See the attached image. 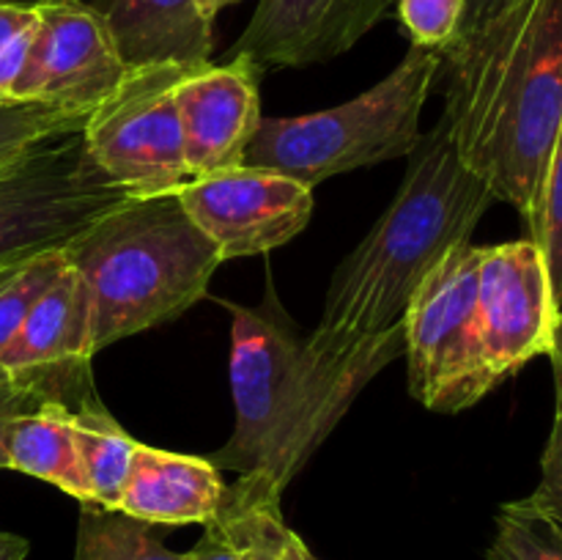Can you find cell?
Segmentation results:
<instances>
[{"label":"cell","mask_w":562,"mask_h":560,"mask_svg":"<svg viewBox=\"0 0 562 560\" xmlns=\"http://www.w3.org/2000/svg\"><path fill=\"white\" fill-rule=\"evenodd\" d=\"M439 71L456 154L530 225L562 130V0H510L461 27Z\"/></svg>","instance_id":"1"},{"label":"cell","mask_w":562,"mask_h":560,"mask_svg":"<svg viewBox=\"0 0 562 560\" xmlns=\"http://www.w3.org/2000/svg\"><path fill=\"white\" fill-rule=\"evenodd\" d=\"M228 311L236 423L209 461L241 475L225 492L234 503L280 500L360 390L404 355V346L333 355L296 327L272 285L258 305L228 302Z\"/></svg>","instance_id":"2"},{"label":"cell","mask_w":562,"mask_h":560,"mask_svg":"<svg viewBox=\"0 0 562 560\" xmlns=\"http://www.w3.org/2000/svg\"><path fill=\"white\" fill-rule=\"evenodd\" d=\"M492 203V190L464 168L439 119L409 154L393 203L335 269L313 344L333 355L404 346L415 291L450 250L470 242Z\"/></svg>","instance_id":"3"},{"label":"cell","mask_w":562,"mask_h":560,"mask_svg":"<svg viewBox=\"0 0 562 560\" xmlns=\"http://www.w3.org/2000/svg\"><path fill=\"white\" fill-rule=\"evenodd\" d=\"M64 253L91 302L93 355L190 311L223 264L179 192L126 198Z\"/></svg>","instance_id":"4"},{"label":"cell","mask_w":562,"mask_h":560,"mask_svg":"<svg viewBox=\"0 0 562 560\" xmlns=\"http://www.w3.org/2000/svg\"><path fill=\"white\" fill-rule=\"evenodd\" d=\"M442 69V53L412 44L384 80L338 108L294 119H263L241 165L291 176L305 187L387 159L420 143V115Z\"/></svg>","instance_id":"5"},{"label":"cell","mask_w":562,"mask_h":560,"mask_svg":"<svg viewBox=\"0 0 562 560\" xmlns=\"http://www.w3.org/2000/svg\"><path fill=\"white\" fill-rule=\"evenodd\" d=\"M481 250L472 242L450 250L426 275L404 313L409 393L439 415L470 410L499 384L477 324Z\"/></svg>","instance_id":"6"},{"label":"cell","mask_w":562,"mask_h":560,"mask_svg":"<svg viewBox=\"0 0 562 560\" xmlns=\"http://www.w3.org/2000/svg\"><path fill=\"white\" fill-rule=\"evenodd\" d=\"M126 198L97 168L82 132L44 143L0 170V272L66 250Z\"/></svg>","instance_id":"7"},{"label":"cell","mask_w":562,"mask_h":560,"mask_svg":"<svg viewBox=\"0 0 562 560\" xmlns=\"http://www.w3.org/2000/svg\"><path fill=\"white\" fill-rule=\"evenodd\" d=\"M190 69L137 66L88 113L82 141L97 168L130 198L176 192L190 181L173 88Z\"/></svg>","instance_id":"8"},{"label":"cell","mask_w":562,"mask_h":560,"mask_svg":"<svg viewBox=\"0 0 562 560\" xmlns=\"http://www.w3.org/2000/svg\"><path fill=\"white\" fill-rule=\"evenodd\" d=\"M179 201L223 261L261 256L307 228L313 190L291 176L263 168H236L181 184Z\"/></svg>","instance_id":"9"},{"label":"cell","mask_w":562,"mask_h":560,"mask_svg":"<svg viewBox=\"0 0 562 560\" xmlns=\"http://www.w3.org/2000/svg\"><path fill=\"white\" fill-rule=\"evenodd\" d=\"M130 66L91 3L49 0L38 5L27 64L11 99H33L71 113H91L115 91Z\"/></svg>","instance_id":"10"},{"label":"cell","mask_w":562,"mask_h":560,"mask_svg":"<svg viewBox=\"0 0 562 560\" xmlns=\"http://www.w3.org/2000/svg\"><path fill=\"white\" fill-rule=\"evenodd\" d=\"M558 322L552 283L536 242H505L481 250L477 324L494 377L505 382L538 355H547Z\"/></svg>","instance_id":"11"},{"label":"cell","mask_w":562,"mask_h":560,"mask_svg":"<svg viewBox=\"0 0 562 560\" xmlns=\"http://www.w3.org/2000/svg\"><path fill=\"white\" fill-rule=\"evenodd\" d=\"M261 69L245 55L206 64L181 75L173 88L190 179L241 165L261 126Z\"/></svg>","instance_id":"12"},{"label":"cell","mask_w":562,"mask_h":560,"mask_svg":"<svg viewBox=\"0 0 562 560\" xmlns=\"http://www.w3.org/2000/svg\"><path fill=\"white\" fill-rule=\"evenodd\" d=\"M395 0H258L228 55L258 69L327 64L387 20Z\"/></svg>","instance_id":"13"},{"label":"cell","mask_w":562,"mask_h":560,"mask_svg":"<svg viewBox=\"0 0 562 560\" xmlns=\"http://www.w3.org/2000/svg\"><path fill=\"white\" fill-rule=\"evenodd\" d=\"M91 357V302L82 278L66 261L5 346L0 373L3 379L53 377L88 368Z\"/></svg>","instance_id":"14"},{"label":"cell","mask_w":562,"mask_h":560,"mask_svg":"<svg viewBox=\"0 0 562 560\" xmlns=\"http://www.w3.org/2000/svg\"><path fill=\"white\" fill-rule=\"evenodd\" d=\"M228 486L201 456L137 445L119 511L148 525H203L217 519Z\"/></svg>","instance_id":"15"},{"label":"cell","mask_w":562,"mask_h":560,"mask_svg":"<svg viewBox=\"0 0 562 560\" xmlns=\"http://www.w3.org/2000/svg\"><path fill=\"white\" fill-rule=\"evenodd\" d=\"M91 5L130 69L212 64L214 22L201 14L195 0H93Z\"/></svg>","instance_id":"16"},{"label":"cell","mask_w":562,"mask_h":560,"mask_svg":"<svg viewBox=\"0 0 562 560\" xmlns=\"http://www.w3.org/2000/svg\"><path fill=\"white\" fill-rule=\"evenodd\" d=\"M71 406L64 399H49L14 417L5 439L9 470L25 472L88 505L86 481L77 464L75 434H71Z\"/></svg>","instance_id":"17"},{"label":"cell","mask_w":562,"mask_h":560,"mask_svg":"<svg viewBox=\"0 0 562 560\" xmlns=\"http://www.w3.org/2000/svg\"><path fill=\"white\" fill-rule=\"evenodd\" d=\"M71 434H75L77 464L86 481L88 505L119 511L132 459L140 443L110 417L97 395L71 406Z\"/></svg>","instance_id":"18"},{"label":"cell","mask_w":562,"mask_h":560,"mask_svg":"<svg viewBox=\"0 0 562 560\" xmlns=\"http://www.w3.org/2000/svg\"><path fill=\"white\" fill-rule=\"evenodd\" d=\"M151 527L121 511L82 505L75 560H184V552L165 547Z\"/></svg>","instance_id":"19"},{"label":"cell","mask_w":562,"mask_h":560,"mask_svg":"<svg viewBox=\"0 0 562 560\" xmlns=\"http://www.w3.org/2000/svg\"><path fill=\"white\" fill-rule=\"evenodd\" d=\"M88 113L55 108L33 99H0V170L11 168L55 137L82 132Z\"/></svg>","instance_id":"20"},{"label":"cell","mask_w":562,"mask_h":560,"mask_svg":"<svg viewBox=\"0 0 562 560\" xmlns=\"http://www.w3.org/2000/svg\"><path fill=\"white\" fill-rule=\"evenodd\" d=\"M220 516L239 533L245 560H311L307 544L283 522L280 500L234 503L225 497Z\"/></svg>","instance_id":"21"},{"label":"cell","mask_w":562,"mask_h":560,"mask_svg":"<svg viewBox=\"0 0 562 560\" xmlns=\"http://www.w3.org/2000/svg\"><path fill=\"white\" fill-rule=\"evenodd\" d=\"M488 560H562V527L521 500L505 503L486 552Z\"/></svg>","instance_id":"22"},{"label":"cell","mask_w":562,"mask_h":560,"mask_svg":"<svg viewBox=\"0 0 562 560\" xmlns=\"http://www.w3.org/2000/svg\"><path fill=\"white\" fill-rule=\"evenodd\" d=\"M64 264L66 253L55 250L0 272V357H3L5 346L14 340V335L20 333L33 302L58 278ZM0 382H5L3 373H0Z\"/></svg>","instance_id":"23"},{"label":"cell","mask_w":562,"mask_h":560,"mask_svg":"<svg viewBox=\"0 0 562 560\" xmlns=\"http://www.w3.org/2000/svg\"><path fill=\"white\" fill-rule=\"evenodd\" d=\"M93 384L88 379V368L80 371L53 373V377H33V379H5L0 382V470H9V456H5V439L14 417L33 406L44 404L49 399H64L69 404L91 399Z\"/></svg>","instance_id":"24"},{"label":"cell","mask_w":562,"mask_h":560,"mask_svg":"<svg viewBox=\"0 0 562 560\" xmlns=\"http://www.w3.org/2000/svg\"><path fill=\"white\" fill-rule=\"evenodd\" d=\"M530 239L536 242L547 264L554 307H558V316H562V130L547 179H543L536 214L530 220Z\"/></svg>","instance_id":"25"},{"label":"cell","mask_w":562,"mask_h":560,"mask_svg":"<svg viewBox=\"0 0 562 560\" xmlns=\"http://www.w3.org/2000/svg\"><path fill=\"white\" fill-rule=\"evenodd\" d=\"M395 9L415 47L445 53L459 36L467 0H395Z\"/></svg>","instance_id":"26"},{"label":"cell","mask_w":562,"mask_h":560,"mask_svg":"<svg viewBox=\"0 0 562 560\" xmlns=\"http://www.w3.org/2000/svg\"><path fill=\"white\" fill-rule=\"evenodd\" d=\"M521 503L538 511L541 516L552 519L562 527V388L558 384V410H554V426L549 434L547 450L541 456V481L536 492Z\"/></svg>","instance_id":"27"},{"label":"cell","mask_w":562,"mask_h":560,"mask_svg":"<svg viewBox=\"0 0 562 560\" xmlns=\"http://www.w3.org/2000/svg\"><path fill=\"white\" fill-rule=\"evenodd\" d=\"M184 560H245V547L234 525L217 514V519L206 525L201 541L184 552Z\"/></svg>","instance_id":"28"},{"label":"cell","mask_w":562,"mask_h":560,"mask_svg":"<svg viewBox=\"0 0 562 560\" xmlns=\"http://www.w3.org/2000/svg\"><path fill=\"white\" fill-rule=\"evenodd\" d=\"M33 31H36V22H33L31 27H25L22 33H16L11 42H5L3 47H0V99H11V91H14L16 80H20L22 69H25L27 64Z\"/></svg>","instance_id":"29"},{"label":"cell","mask_w":562,"mask_h":560,"mask_svg":"<svg viewBox=\"0 0 562 560\" xmlns=\"http://www.w3.org/2000/svg\"><path fill=\"white\" fill-rule=\"evenodd\" d=\"M38 9H25V5H0V47L5 42L31 27L36 22Z\"/></svg>","instance_id":"30"},{"label":"cell","mask_w":562,"mask_h":560,"mask_svg":"<svg viewBox=\"0 0 562 560\" xmlns=\"http://www.w3.org/2000/svg\"><path fill=\"white\" fill-rule=\"evenodd\" d=\"M510 0H467V9H464V22H461V27H470V25H477V22H483L486 16L497 14L499 9H505Z\"/></svg>","instance_id":"31"},{"label":"cell","mask_w":562,"mask_h":560,"mask_svg":"<svg viewBox=\"0 0 562 560\" xmlns=\"http://www.w3.org/2000/svg\"><path fill=\"white\" fill-rule=\"evenodd\" d=\"M27 552H31L27 538L9 530H0V560H25Z\"/></svg>","instance_id":"32"},{"label":"cell","mask_w":562,"mask_h":560,"mask_svg":"<svg viewBox=\"0 0 562 560\" xmlns=\"http://www.w3.org/2000/svg\"><path fill=\"white\" fill-rule=\"evenodd\" d=\"M549 357H552V368H554V382L562 388V316H558L552 329V344H549Z\"/></svg>","instance_id":"33"},{"label":"cell","mask_w":562,"mask_h":560,"mask_svg":"<svg viewBox=\"0 0 562 560\" xmlns=\"http://www.w3.org/2000/svg\"><path fill=\"white\" fill-rule=\"evenodd\" d=\"M198 9H201V14L206 16V20L214 22V16L220 14L223 9H228V5L234 3H241V0H195Z\"/></svg>","instance_id":"34"},{"label":"cell","mask_w":562,"mask_h":560,"mask_svg":"<svg viewBox=\"0 0 562 560\" xmlns=\"http://www.w3.org/2000/svg\"><path fill=\"white\" fill-rule=\"evenodd\" d=\"M44 3H49V0H0V5H25V9H38Z\"/></svg>","instance_id":"35"},{"label":"cell","mask_w":562,"mask_h":560,"mask_svg":"<svg viewBox=\"0 0 562 560\" xmlns=\"http://www.w3.org/2000/svg\"><path fill=\"white\" fill-rule=\"evenodd\" d=\"M311 560H318V558H316V555H311Z\"/></svg>","instance_id":"36"}]
</instances>
